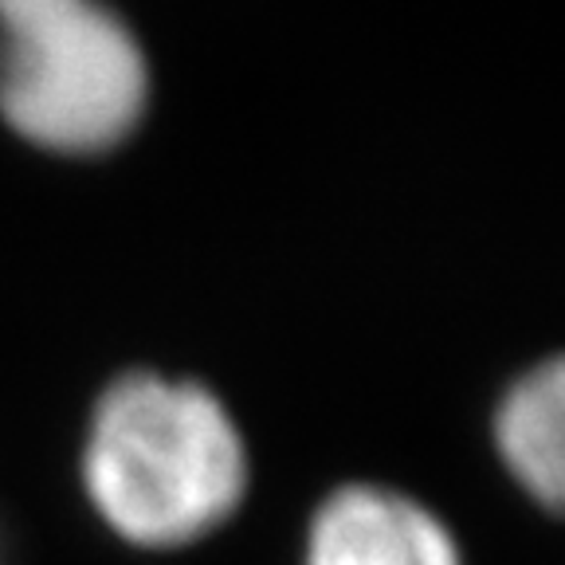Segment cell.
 <instances>
[{"instance_id": "obj_1", "label": "cell", "mask_w": 565, "mask_h": 565, "mask_svg": "<svg viewBox=\"0 0 565 565\" xmlns=\"http://www.w3.org/2000/svg\"><path fill=\"white\" fill-rule=\"evenodd\" d=\"M83 476L122 539L181 546L228 519L244 494L247 459L209 388L134 373L98 405Z\"/></svg>"}, {"instance_id": "obj_2", "label": "cell", "mask_w": 565, "mask_h": 565, "mask_svg": "<svg viewBox=\"0 0 565 565\" xmlns=\"http://www.w3.org/2000/svg\"><path fill=\"white\" fill-rule=\"evenodd\" d=\"M0 32V110L20 134L52 150H103L130 134L150 75L106 4L63 0Z\"/></svg>"}, {"instance_id": "obj_3", "label": "cell", "mask_w": 565, "mask_h": 565, "mask_svg": "<svg viewBox=\"0 0 565 565\" xmlns=\"http://www.w3.org/2000/svg\"><path fill=\"white\" fill-rule=\"evenodd\" d=\"M307 565H459L433 514L381 487H345L310 526Z\"/></svg>"}, {"instance_id": "obj_4", "label": "cell", "mask_w": 565, "mask_h": 565, "mask_svg": "<svg viewBox=\"0 0 565 565\" xmlns=\"http://www.w3.org/2000/svg\"><path fill=\"white\" fill-rule=\"evenodd\" d=\"M565 377L562 365L550 362L526 373L507 393L499 408V448L507 468L526 483L530 494H539L546 507L562 503V408H565Z\"/></svg>"}, {"instance_id": "obj_5", "label": "cell", "mask_w": 565, "mask_h": 565, "mask_svg": "<svg viewBox=\"0 0 565 565\" xmlns=\"http://www.w3.org/2000/svg\"><path fill=\"white\" fill-rule=\"evenodd\" d=\"M55 4H63V0H0V28L35 17V12H47V9H55Z\"/></svg>"}]
</instances>
